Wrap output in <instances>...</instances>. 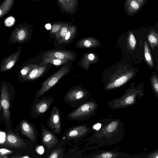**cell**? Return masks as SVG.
I'll use <instances>...</instances> for the list:
<instances>
[{"label":"cell","mask_w":158,"mask_h":158,"mask_svg":"<svg viewBox=\"0 0 158 158\" xmlns=\"http://www.w3.org/2000/svg\"><path fill=\"white\" fill-rule=\"evenodd\" d=\"M92 128L93 133L81 143L84 144L83 152L115 144L123 137V124L118 119L101 118Z\"/></svg>","instance_id":"1"},{"label":"cell","mask_w":158,"mask_h":158,"mask_svg":"<svg viewBox=\"0 0 158 158\" xmlns=\"http://www.w3.org/2000/svg\"><path fill=\"white\" fill-rule=\"evenodd\" d=\"M36 152L39 154L42 155L44 152V149L43 146H39L37 147L36 148Z\"/></svg>","instance_id":"35"},{"label":"cell","mask_w":158,"mask_h":158,"mask_svg":"<svg viewBox=\"0 0 158 158\" xmlns=\"http://www.w3.org/2000/svg\"><path fill=\"white\" fill-rule=\"evenodd\" d=\"M46 64L42 66H39L35 64L34 67L24 79L27 80H33L41 76L47 67Z\"/></svg>","instance_id":"19"},{"label":"cell","mask_w":158,"mask_h":158,"mask_svg":"<svg viewBox=\"0 0 158 158\" xmlns=\"http://www.w3.org/2000/svg\"><path fill=\"white\" fill-rule=\"evenodd\" d=\"M98 107V104L96 101L90 98L88 101L77 107L69 113L68 117L71 120L83 121L93 116Z\"/></svg>","instance_id":"2"},{"label":"cell","mask_w":158,"mask_h":158,"mask_svg":"<svg viewBox=\"0 0 158 158\" xmlns=\"http://www.w3.org/2000/svg\"><path fill=\"white\" fill-rule=\"evenodd\" d=\"M133 75V73L129 72L119 76L107 84L105 87V90H111L120 87L125 83Z\"/></svg>","instance_id":"11"},{"label":"cell","mask_w":158,"mask_h":158,"mask_svg":"<svg viewBox=\"0 0 158 158\" xmlns=\"http://www.w3.org/2000/svg\"><path fill=\"white\" fill-rule=\"evenodd\" d=\"M128 40L130 47L132 49L134 48L136 44V40L134 35L131 32L129 33Z\"/></svg>","instance_id":"30"},{"label":"cell","mask_w":158,"mask_h":158,"mask_svg":"<svg viewBox=\"0 0 158 158\" xmlns=\"http://www.w3.org/2000/svg\"><path fill=\"white\" fill-rule=\"evenodd\" d=\"M148 158H158V150L148 155Z\"/></svg>","instance_id":"36"},{"label":"cell","mask_w":158,"mask_h":158,"mask_svg":"<svg viewBox=\"0 0 158 158\" xmlns=\"http://www.w3.org/2000/svg\"><path fill=\"white\" fill-rule=\"evenodd\" d=\"M98 60V56L95 53H85L79 62L78 65L81 66L83 69L88 70L89 65L97 62Z\"/></svg>","instance_id":"15"},{"label":"cell","mask_w":158,"mask_h":158,"mask_svg":"<svg viewBox=\"0 0 158 158\" xmlns=\"http://www.w3.org/2000/svg\"><path fill=\"white\" fill-rule=\"evenodd\" d=\"M45 27L48 30L51 29L52 27V26L50 24H46Z\"/></svg>","instance_id":"37"},{"label":"cell","mask_w":158,"mask_h":158,"mask_svg":"<svg viewBox=\"0 0 158 158\" xmlns=\"http://www.w3.org/2000/svg\"><path fill=\"white\" fill-rule=\"evenodd\" d=\"M122 153L115 150L96 151L83 157L88 158H119L122 157Z\"/></svg>","instance_id":"9"},{"label":"cell","mask_w":158,"mask_h":158,"mask_svg":"<svg viewBox=\"0 0 158 158\" xmlns=\"http://www.w3.org/2000/svg\"><path fill=\"white\" fill-rule=\"evenodd\" d=\"M32 30V26L26 23L17 26L13 30L11 37L13 40L22 43L27 39Z\"/></svg>","instance_id":"7"},{"label":"cell","mask_w":158,"mask_h":158,"mask_svg":"<svg viewBox=\"0 0 158 158\" xmlns=\"http://www.w3.org/2000/svg\"><path fill=\"white\" fill-rule=\"evenodd\" d=\"M51 100H43L37 103L35 106V111L38 114L45 112L50 106Z\"/></svg>","instance_id":"23"},{"label":"cell","mask_w":158,"mask_h":158,"mask_svg":"<svg viewBox=\"0 0 158 158\" xmlns=\"http://www.w3.org/2000/svg\"><path fill=\"white\" fill-rule=\"evenodd\" d=\"M148 39L149 42L152 44H156L157 43V35L154 32H152L149 34Z\"/></svg>","instance_id":"31"},{"label":"cell","mask_w":158,"mask_h":158,"mask_svg":"<svg viewBox=\"0 0 158 158\" xmlns=\"http://www.w3.org/2000/svg\"><path fill=\"white\" fill-rule=\"evenodd\" d=\"M152 82L154 89L158 94V77H153L152 78Z\"/></svg>","instance_id":"32"},{"label":"cell","mask_w":158,"mask_h":158,"mask_svg":"<svg viewBox=\"0 0 158 158\" xmlns=\"http://www.w3.org/2000/svg\"><path fill=\"white\" fill-rule=\"evenodd\" d=\"M88 90L81 86H75L70 89L65 97V101L73 107H77L90 98Z\"/></svg>","instance_id":"3"},{"label":"cell","mask_w":158,"mask_h":158,"mask_svg":"<svg viewBox=\"0 0 158 158\" xmlns=\"http://www.w3.org/2000/svg\"><path fill=\"white\" fill-rule=\"evenodd\" d=\"M62 150L60 148H58L54 150L48 157L49 158H62Z\"/></svg>","instance_id":"29"},{"label":"cell","mask_w":158,"mask_h":158,"mask_svg":"<svg viewBox=\"0 0 158 158\" xmlns=\"http://www.w3.org/2000/svg\"><path fill=\"white\" fill-rule=\"evenodd\" d=\"M100 41L93 37H88L81 39L76 43L77 48H96L100 46Z\"/></svg>","instance_id":"14"},{"label":"cell","mask_w":158,"mask_h":158,"mask_svg":"<svg viewBox=\"0 0 158 158\" xmlns=\"http://www.w3.org/2000/svg\"><path fill=\"white\" fill-rule=\"evenodd\" d=\"M21 50L19 49L14 54L6 58L0 67L1 72H4L12 68L18 59Z\"/></svg>","instance_id":"17"},{"label":"cell","mask_w":158,"mask_h":158,"mask_svg":"<svg viewBox=\"0 0 158 158\" xmlns=\"http://www.w3.org/2000/svg\"><path fill=\"white\" fill-rule=\"evenodd\" d=\"M20 157L22 158H29V156H21Z\"/></svg>","instance_id":"38"},{"label":"cell","mask_w":158,"mask_h":158,"mask_svg":"<svg viewBox=\"0 0 158 158\" xmlns=\"http://www.w3.org/2000/svg\"><path fill=\"white\" fill-rule=\"evenodd\" d=\"M20 127L22 133L33 141L35 138L34 129L32 126L25 120L21 121Z\"/></svg>","instance_id":"18"},{"label":"cell","mask_w":158,"mask_h":158,"mask_svg":"<svg viewBox=\"0 0 158 158\" xmlns=\"http://www.w3.org/2000/svg\"><path fill=\"white\" fill-rule=\"evenodd\" d=\"M144 55L145 59L150 67L153 66V61L147 43L145 41L144 45Z\"/></svg>","instance_id":"25"},{"label":"cell","mask_w":158,"mask_h":158,"mask_svg":"<svg viewBox=\"0 0 158 158\" xmlns=\"http://www.w3.org/2000/svg\"><path fill=\"white\" fill-rule=\"evenodd\" d=\"M75 34V31L74 29L71 27H69L68 32L64 38L63 43H68L72 41L74 38Z\"/></svg>","instance_id":"26"},{"label":"cell","mask_w":158,"mask_h":158,"mask_svg":"<svg viewBox=\"0 0 158 158\" xmlns=\"http://www.w3.org/2000/svg\"><path fill=\"white\" fill-rule=\"evenodd\" d=\"M93 131L92 128L88 124L77 125L71 127L66 134L65 138L72 140L75 143H78L84 139L88 134Z\"/></svg>","instance_id":"5"},{"label":"cell","mask_w":158,"mask_h":158,"mask_svg":"<svg viewBox=\"0 0 158 158\" xmlns=\"http://www.w3.org/2000/svg\"><path fill=\"white\" fill-rule=\"evenodd\" d=\"M49 125L54 131L57 134L61 131L60 116L58 108L54 106L49 118Z\"/></svg>","instance_id":"10"},{"label":"cell","mask_w":158,"mask_h":158,"mask_svg":"<svg viewBox=\"0 0 158 158\" xmlns=\"http://www.w3.org/2000/svg\"><path fill=\"white\" fill-rule=\"evenodd\" d=\"M35 65V64H30L24 67L21 71V74L22 77L24 79L29 74Z\"/></svg>","instance_id":"27"},{"label":"cell","mask_w":158,"mask_h":158,"mask_svg":"<svg viewBox=\"0 0 158 158\" xmlns=\"http://www.w3.org/2000/svg\"><path fill=\"white\" fill-rule=\"evenodd\" d=\"M136 95V91L132 89L128 90L121 97L109 101L108 106L113 110L126 108L135 103Z\"/></svg>","instance_id":"4"},{"label":"cell","mask_w":158,"mask_h":158,"mask_svg":"<svg viewBox=\"0 0 158 158\" xmlns=\"http://www.w3.org/2000/svg\"><path fill=\"white\" fill-rule=\"evenodd\" d=\"M145 0H129V9L132 13L138 11L144 4Z\"/></svg>","instance_id":"21"},{"label":"cell","mask_w":158,"mask_h":158,"mask_svg":"<svg viewBox=\"0 0 158 158\" xmlns=\"http://www.w3.org/2000/svg\"><path fill=\"white\" fill-rule=\"evenodd\" d=\"M64 24L62 23L56 22L54 23L52 26L50 33L52 34L55 35L61 29Z\"/></svg>","instance_id":"28"},{"label":"cell","mask_w":158,"mask_h":158,"mask_svg":"<svg viewBox=\"0 0 158 158\" xmlns=\"http://www.w3.org/2000/svg\"><path fill=\"white\" fill-rule=\"evenodd\" d=\"M15 0H4L0 6V19L7 14L13 5Z\"/></svg>","instance_id":"20"},{"label":"cell","mask_w":158,"mask_h":158,"mask_svg":"<svg viewBox=\"0 0 158 158\" xmlns=\"http://www.w3.org/2000/svg\"><path fill=\"white\" fill-rule=\"evenodd\" d=\"M4 145L6 146L13 148L23 147L26 146L22 139L11 132L7 133Z\"/></svg>","instance_id":"13"},{"label":"cell","mask_w":158,"mask_h":158,"mask_svg":"<svg viewBox=\"0 0 158 158\" xmlns=\"http://www.w3.org/2000/svg\"><path fill=\"white\" fill-rule=\"evenodd\" d=\"M69 71V68L68 66L66 65L62 67L43 83L38 94L39 96L43 94L54 85L61 78L66 75Z\"/></svg>","instance_id":"6"},{"label":"cell","mask_w":158,"mask_h":158,"mask_svg":"<svg viewBox=\"0 0 158 158\" xmlns=\"http://www.w3.org/2000/svg\"><path fill=\"white\" fill-rule=\"evenodd\" d=\"M45 55L50 57L73 61L75 59L76 53L68 51L55 50L47 52Z\"/></svg>","instance_id":"12"},{"label":"cell","mask_w":158,"mask_h":158,"mask_svg":"<svg viewBox=\"0 0 158 158\" xmlns=\"http://www.w3.org/2000/svg\"><path fill=\"white\" fill-rule=\"evenodd\" d=\"M43 62L40 64L41 65L51 63L56 66H60L68 63L69 61L67 59H60L48 57L43 58Z\"/></svg>","instance_id":"22"},{"label":"cell","mask_w":158,"mask_h":158,"mask_svg":"<svg viewBox=\"0 0 158 158\" xmlns=\"http://www.w3.org/2000/svg\"><path fill=\"white\" fill-rule=\"evenodd\" d=\"M1 105L3 109L4 117L6 120H8L10 115L9 111L10 98L7 88L5 86H3L1 89Z\"/></svg>","instance_id":"8"},{"label":"cell","mask_w":158,"mask_h":158,"mask_svg":"<svg viewBox=\"0 0 158 158\" xmlns=\"http://www.w3.org/2000/svg\"><path fill=\"white\" fill-rule=\"evenodd\" d=\"M6 139L5 133L4 132L0 131V143L1 144L4 143Z\"/></svg>","instance_id":"34"},{"label":"cell","mask_w":158,"mask_h":158,"mask_svg":"<svg viewBox=\"0 0 158 158\" xmlns=\"http://www.w3.org/2000/svg\"><path fill=\"white\" fill-rule=\"evenodd\" d=\"M12 152L5 148H1L0 150V156H3L6 155L11 154Z\"/></svg>","instance_id":"33"},{"label":"cell","mask_w":158,"mask_h":158,"mask_svg":"<svg viewBox=\"0 0 158 158\" xmlns=\"http://www.w3.org/2000/svg\"><path fill=\"white\" fill-rule=\"evenodd\" d=\"M42 139L43 143L48 148L53 147L58 142L57 138L45 128H44L42 131Z\"/></svg>","instance_id":"16"},{"label":"cell","mask_w":158,"mask_h":158,"mask_svg":"<svg viewBox=\"0 0 158 158\" xmlns=\"http://www.w3.org/2000/svg\"><path fill=\"white\" fill-rule=\"evenodd\" d=\"M33 0L35 1H40V0Z\"/></svg>","instance_id":"39"},{"label":"cell","mask_w":158,"mask_h":158,"mask_svg":"<svg viewBox=\"0 0 158 158\" xmlns=\"http://www.w3.org/2000/svg\"><path fill=\"white\" fill-rule=\"evenodd\" d=\"M68 26L66 24H64L60 30L55 35V36L57 40L60 39L59 43H62L69 29Z\"/></svg>","instance_id":"24"}]
</instances>
